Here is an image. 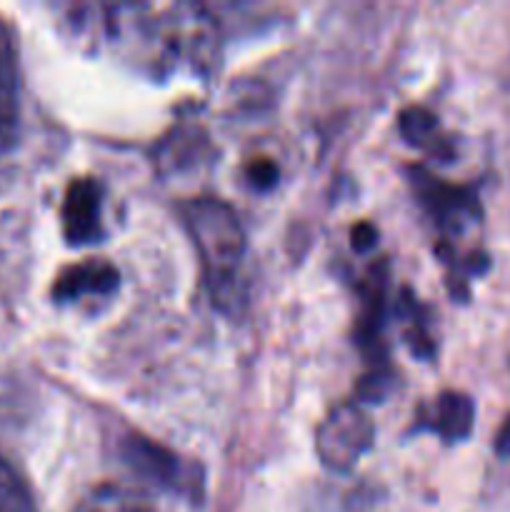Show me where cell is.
<instances>
[{"mask_svg": "<svg viewBox=\"0 0 510 512\" xmlns=\"http://www.w3.org/2000/svg\"><path fill=\"white\" fill-rule=\"evenodd\" d=\"M103 40L148 78L210 75L220 60L218 20L193 3L105 5Z\"/></svg>", "mask_w": 510, "mask_h": 512, "instance_id": "cell-1", "label": "cell"}, {"mask_svg": "<svg viewBox=\"0 0 510 512\" xmlns=\"http://www.w3.org/2000/svg\"><path fill=\"white\" fill-rule=\"evenodd\" d=\"M183 220L198 250L200 268L210 298L223 313H235L245 303V230L225 200L200 195L183 205Z\"/></svg>", "mask_w": 510, "mask_h": 512, "instance_id": "cell-2", "label": "cell"}, {"mask_svg": "<svg viewBox=\"0 0 510 512\" xmlns=\"http://www.w3.org/2000/svg\"><path fill=\"white\" fill-rule=\"evenodd\" d=\"M408 180L418 203L423 205V210L438 228L440 240H443L440 255L448 258L450 263L455 258V243L475 233V228L483 220L478 195L465 185L445 183L443 178L425 168H410Z\"/></svg>", "mask_w": 510, "mask_h": 512, "instance_id": "cell-3", "label": "cell"}, {"mask_svg": "<svg viewBox=\"0 0 510 512\" xmlns=\"http://www.w3.org/2000/svg\"><path fill=\"white\" fill-rule=\"evenodd\" d=\"M120 458L138 478L158 485L165 493L180 495L188 500H200L203 495V470L195 463L180 458L168 445L150 440L140 433L125 435L120 443Z\"/></svg>", "mask_w": 510, "mask_h": 512, "instance_id": "cell-4", "label": "cell"}, {"mask_svg": "<svg viewBox=\"0 0 510 512\" xmlns=\"http://www.w3.org/2000/svg\"><path fill=\"white\" fill-rule=\"evenodd\" d=\"M375 428L360 405L343 403L325 415L315 430V453L333 473H348L373 448Z\"/></svg>", "mask_w": 510, "mask_h": 512, "instance_id": "cell-5", "label": "cell"}, {"mask_svg": "<svg viewBox=\"0 0 510 512\" xmlns=\"http://www.w3.org/2000/svg\"><path fill=\"white\" fill-rule=\"evenodd\" d=\"M63 235L70 245L98 243L103 238V185L95 178H73L60 205Z\"/></svg>", "mask_w": 510, "mask_h": 512, "instance_id": "cell-6", "label": "cell"}, {"mask_svg": "<svg viewBox=\"0 0 510 512\" xmlns=\"http://www.w3.org/2000/svg\"><path fill=\"white\" fill-rule=\"evenodd\" d=\"M20 128V58L18 40L5 18H0V153L18 138Z\"/></svg>", "mask_w": 510, "mask_h": 512, "instance_id": "cell-7", "label": "cell"}, {"mask_svg": "<svg viewBox=\"0 0 510 512\" xmlns=\"http://www.w3.org/2000/svg\"><path fill=\"white\" fill-rule=\"evenodd\" d=\"M118 288V270L113 263L90 258L85 263L68 265L60 270L53 283V298L58 303H80L88 298H110Z\"/></svg>", "mask_w": 510, "mask_h": 512, "instance_id": "cell-8", "label": "cell"}, {"mask_svg": "<svg viewBox=\"0 0 510 512\" xmlns=\"http://www.w3.org/2000/svg\"><path fill=\"white\" fill-rule=\"evenodd\" d=\"M475 423V403L470 395L460 390H445L430 405L420 410V418L415 423L418 430H430L445 443H460L473 433Z\"/></svg>", "mask_w": 510, "mask_h": 512, "instance_id": "cell-9", "label": "cell"}, {"mask_svg": "<svg viewBox=\"0 0 510 512\" xmlns=\"http://www.w3.org/2000/svg\"><path fill=\"white\" fill-rule=\"evenodd\" d=\"M208 153V135L200 125L188 123L170 130L158 145V170L163 175H180L203 163Z\"/></svg>", "mask_w": 510, "mask_h": 512, "instance_id": "cell-10", "label": "cell"}, {"mask_svg": "<svg viewBox=\"0 0 510 512\" xmlns=\"http://www.w3.org/2000/svg\"><path fill=\"white\" fill-rule=\"evenodd\" d=\"M398 130L410 145L423 150L425 155L438 160L453 158L455 145L443 130L440 120L430 113L423 105H410V108L400 110L398 115Z\"/></svg>", "mask_w": 510, "mask_h": 512, "instance_id": "cell-11", "label": "cell"}, {"mask_svg": "<svg viewBox=\"0 0 510 512\" xmlns=\"http://www.w3.org/2000/svg\"><path fill=\"white\" fill-rule=\"evenodd\" d=\"M73 512H155L143 493L123 488V485L105 483L90 490Z\"/></svg>", "mask_w": 510, "mask_h": 512, "instance_id": "cell-12", "label": "cell"}, {"mask_svg": "<svg viewBox=\"0 0 510 512\" xmlns=\"http://www.w3.org/2000/svg\"><path fill=\"white\" fill-rule=\"evenodd\" d=\"M398 318L403 320V335L410 345V353L420 355V358H430L435 350L433 335L428 333V323L423 320L418 303H415V298H410L408 290H403Z\"/></svg>", "mask_w": 510, "mask_h": 512, "instance_id": "cell-13", "label": "cell"}, {"mask_svg": "<svg viewBox=\"0 0 510 512\" xmlns=\"http://www.w3.org/2000/svg\"><path fill=\"white\" fill-rule=\"evenodd\" d=\"M0 512H38L23 475L0 455Z\"/></svg>", "mask_w": 510, "mask_h": 512, "instance_id": "cell-14", "label": "cell"}, {"mask_svg": "<svg viewBox=\"0 0 510 512\" xmlns=\"http://www.w3.org/2000/svg\"><path fill=\"white\" fill-rule=\"evenodd\" d=\"M278 178H280V170L273 158L260 155V158H250L248 165H245V180H248L250 188L258 190V193H268V190H273L275 185H278Z\"/></svg>", "mask_w": 510, "mask_h": 512, "instance_id": "cell-15", "label": "cell"}, {"mask_svg": "<svg viewBox=\"0 0 510 512\" xmlns=\"http://www.w3.org/2000/svg\"><path fill=\"white\" fill-rule=\"evenodd\" d=\"M350 238H353V248L358 250V253H368V250H373L375 243H378V230L370 223H358L353 228V233H350Z\"/></svg>", "mask_w": 510, "mask_h": 512, "instance_id": "cell-16", "label": "cell"}, {"mask_svg": "<svg viewBox=\"0 0 510 512\" xmlns=\"http://www.w3.org/2000/svg\"><path fill=\"white\" fill-rule=\"evenodd\" d=\"M495 453L500 458H510V415L503 420L498 435H495Z\"/></svg>", "mask_w": 510, "mask_h": 512, "instance_id": "cell-17", "label": "cell"}]
</instances>
